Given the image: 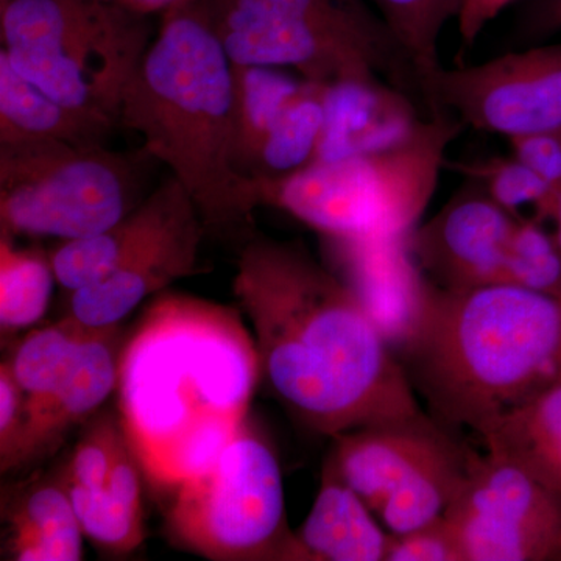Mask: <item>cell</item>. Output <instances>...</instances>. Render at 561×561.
<instances>
[{
    "label": "cell",
    "instance_id": "obj_1",
    "mask_svg": "<svg viewBox=\"0 0 561 561\" xmlns=\"http://www.w3.org/2000/svg\"><path fill=\"white\" fill-rule=\"evenodd\" d=\"M232 291L253 328L261 381L309 431L335 437L423 415L359 291L300 241L254 234L239 251Z\"/></svg>",
    "mask_w": 561,
    "mask_h": 561
},
{
    "label": "cell",
    "instance_id": "obj_2",
    "mask_svg": "<svg viewBox=\"0 0 561 561\" xmlns=\"http://www.w3.org/2000/svg\"><path fill=\"white\" fill-rule=\"evenodd\" d=\"M261 381L256 345L236 309L162 295L119 357L117 415L140 470L176 489L247 423Z\"/></svg>",
    "mask_w": 561,
    "mask_h": 561
},
{
    "label": "cell",
    "instance_id": "obj_3",
    "mask_svg": "<svg viewBox=\"0 0 561 561\" xmlns=\"http://www.w3.org/2000/svg\"><path fill=\"white\" fill-rule=\"evenodd\" d=\"M400 357L409 382L446 427L481 434L561 381V297L491 284L415 287Z\"/></svg>",
    "mask_w": 561,
    "mask_h": 561
},
{
    "label": "cell",
    "instance_id": "obj_4",
    "mask_svg": "<svg viewBox=\"0 0 561 561\" xmlns=\"http://www.w3.org/2000/svg\"><path fill=\"white\" fill-rule=\"evenodd\" d=\"M119 124L180 181L206 234L242 245L256 234V187L236 164L234 69L198 0L162 13L122 95Z\"/></svg>",
    "mask_w": 561,
    "mask_h": 561
},
{
    "label": "cell",
    "instance_id": "obj_5",
    "mask_svg": "<svg viewBox=\"0 0 561 561\" xmlns=\"http://www.w3.org/2000/svg\"><path fill=\"white\" fill-rule=\"evenodd\" d=\"M463 125L446 111L398 146L317 161L280 179L253 180L257 203L337 242L397 243L415 230Z\"/></svg>",
    "mask_w": 561,
    "mask_h": 561
},
{
    "label": "cell",
    "instance_id": "obj_6",
    "mask_svg": "<svg viewBox=\"0 0 561 561\" xmlns=\"http://www.w3.org/2000/svg\"><path fill=\"white\" fill-rule=\"evenodd\" d=\"M234 65L289 68L319 84L383 80L424 110L415 66L368 0H198Z\"/></svg>",
    "mask_w": 561,
    "mask_h": 561
},
{
    "label": "cell",
    "instance_id": "obj_7",
    "mask_svg": "<svg viewBox=\"0 0 561 561\" xmlns=\"http://www.w3.org/2000/svg\"><path fill=\"white\" fill-rule=\"evenodd\" d=\"M0 39L24 79L119 124L122 95L153 38L149 16L110 0H0Z\"/></svg>",
    "mask_w": 561,
    "mask_h": 561
},
{
    "label": "cell",
    "instance_id": "obj_8",
    "mask_svg": "<svg viewBox=\"0 0 561 561\" xmlns=\"http://www.w3.org/2000/svg\"><path fill=\"white\" fill-rule=\"evenodd\" d=\"M136 162L105 142L0 146V234L73 241L124 219L147 197Z\"/></svg>",
    "mask_w": 561,
    "mask_h": 561
},
{
    "label": "cell",
    "instance_id": "obj_9",
    "mask_svg": "<svg viewBox=\"0 0 561 561\" xmlns=\"http://www.w3.org/2000/svg\"><path fill=\"white\" fill-rule=\"evenodd\" d=\"M173 490L165 523L180 548L213 561H300L278 459L249 421Z\"/></svg>",
    "mask_w": 561,
    "mask_h": 561
},
{
    "label": "cell",
    "instance_id": "obj_10",
    "mask_svg": "<svg viewBox=\"0 0 561 561\" xmlns=\"http://www.w3.org/2000/svg\"><path fill=\"white\" fill-rule=\"evenodd\" d=\"M430 114L507 139L561 128V41L527 46L479 65L435 70L424 84Z\"/></svg>",
    "mask_w": 561,
    "mask_h": 561
},
{
    "label": "cell",
    "instance_id": "obj_11",
    "mask_svg": "<svg viewBox=\"0 0 561 561\" xmlns=\"http://www.w3.org/2000/svg\"><path fill=\"white\" fill-rule=\"evenodd\" d=\"M465 561H561V493L485 454H474L445 513Z\"/></svg>",
    "mask_w": 561,
    "mask_h": 561
},
{
    "label": "cell",
    "instance_id": "obj_12",
    "mask_svg": "<svg viewBox=\"0 0 561 561\" xmlns=\"http://www.w3.org/2000/svg\"><path fill=\"white\" fill-rule=\"evenodd\" d=\"M519 219L470 180L416 225L408 236L409 251L426 279L443 289L504 284L508 242Z\"/></svg>",
    "mask_w": 561,
    "mask_h": 561
},
{
    "label": "cell",
    "instance_id": "obj_13",
    "mask_svg": "<svg viewBox=\"0 0 561 561\" xmlns=\"http://www.w3.org/2000/svg\"><path fill=\"white\" fill-rule=\"evenodd\" d=\"M206 228L195 203L153 241L105 278L69 294V316L84 327L119 324L125 317L175 280L198 272Z\"/></svg>",
    "mask_w": 561,
    "mask_h": 561
},
{
    "label": "cell",
    "instance_id": "obj_14",
    "mask_svg": "<svg viewBox=\"0 0 561 561\" xmlns=\"http://www.w3.org/2000/svg\"><path fill=\"white\" fill-rule=\"evenodd\" d=\"M332 438L328 461L375 515L391 491L454 442L426 413L367 424Z\"/></svg>",
    "mask_w": 561,
    "mask_h": 561
},
{
    "label": "cell",
    "instance_id": "obj_15",
    "mask_svg": "<svg viewBox=\"0 0 561 561\" xmlns=\"http://www.w3.org/2000/svg\"><path fill=\"white\" fill-rule=\"evenodd\" d=\"M119 324L92 328L54 390L25 412L20 467L54 453L70 427L98 413L117 389Z\"/></svg>",
    "mask_w": 561,
    "mask_h": 561
},
{
    "label": "cell",
    "instance_id": "obj_16",
    "mask_svg": "<svg viewBox=\"0 0 561 561\" xmlns=\"http://www.w3.org/2000/svg\"><path fill=\"white\" fill-rule=\"evenodd\" d=\"M324 87L327 122L313 162L390 149L411 138L431 116L419 101L389 81H343Z\"/></svg>",
    "mask_w": 561,
    "mask_h": 561
},
{
    "label": "cell",
    "instance_id": "obj_17",
    "mask_svg": "<svg viewBox=\"0 0 561 561\" xmlns=\"http://www.w3.org/2000/svg\"><path fill=\"white\" fill-rule=\"evenodd\" d=\"M192 203L180 181L169 176L113 227L88 238L60 241L49 253L57 283L70 294L105 278L161 234Z\"/></svg>",
    "mask_w": 561,
    "mask_h": 561
},
{
    "label": "cell",
    "instance_id": "obj_18",
    "mask_svg": "<svg viewBox=\"0 0 561 561\" xmlns=\"http://www.w3.org/2000/svg\"><path fill=\"white\" fill-rule=\"evenodd\" d=\"M295 538L300 561H386L390 531L327 460L319 493Z\"/></svg>",
    "mask_w": 561,
    "mask_h": 561
},
{
    "label": "cell",
    "instance_id": "obj_19",
    "mask_svg": "<svg viewBox=\"0 0 561 561\" xmlns=\"http://www.w3.org/2000/svg\"><path fill=\"white\" fill-rule=\"evenodd\" d=\"M5 522L3 559L83 560L84 534L61 472L33 482L16 494L10 502Z\"/></svg>",
    "mask_w": 561,
    "mask_h": 561
},
{
    "label": "cell",
    "instance_id": "obj_20",
    "mask_svg": "<svg viewBox=\"0 0 561 561\" xmlns=\"http://www.w3.org/2000/svg\"><path fill=\"white\" fill-rule=\"evenodd\" d=\"M479 437L493 459L561 493V381L504 413Z\"/></svg>",
    "mask_w": 561,
    "mask_h": 561
},
{
    "label": "cell",
    "instance_id": "obj_21",
    "mask_svg": "<svg viewBox=\"0 0 561 561\" xmlns=\"http://www.w3.org/2000/svg\"><path fill=\"white\" fill-rule=\"evenodd\" d=\"M116 122L72 108L24 79L0 54V146L21 140L105 142Z\"/></svg>",
    "mask_w": 561,
    "mask_h": 561
},
{
    "label": "cell",
    "instance_id": "obj_22",
    "mask_svg": "<svg viewBox=\"0 0 561 561\" xmlns=\"http://www.w3.org/2000/svg\"><path fill=\"white\" fill-rule=\"evenodd\" d=\"M139 468L127 443L102 489L87 490L65 483L84 538L110 556H128L146 538Z\"/></svg>",
    "mask_w": 561,
    "mask_h": 561
},
{
    "label": "cell",
    "instance_id": "obj_23",
    "mask_svg": "<svg viewBox=\"0 0 561 561\" xmlns=\"http://www.w3.org/2000/svg\"><path fill=\"white\" fill-rule=\"evenodd\" d=\"M324 94V84L301 81L254 151L247 169L249 179H280L316 161L327 122Z\"/></svg>",
    "mask_w": 561,
    "mask_h": 561
},
{
    "label": "cell",
    "instance_id": "obj_24",
    "mask_svg": "<svg viewBox=\"0 0 561 561\" xmlns=\"http://www.w3.org/2000/svg\"><path fill=\"white\" fill-rule=\"evenodd\" d=\"M474 454L454 440L397 486L376 513L391 535L408 534L440 518L456 500Z\"/></svg>",
    "mask_w": 561,
    "mask_h": 561
},
{
    "label": "cell",
    "instance_id": "obj_25",
    "mask_svg": "<svg viewBox=\"0 0 561 561\" xmlns=\"http://www.w3.org/2000/svg\"><path fill=\"white\" fill-rule=\"evenodd\" d=\"M55 278L49 254L18 249L0 238V330L2 335L27 330L49 308Z\"/></svg>",
    "mask_w": 561,
    "mask_h": 561
},
{
    "label": "cell",
    "instance_id": "obj_26",
    "mask_svg": "<svg viewBox=\"0 0 561 561\" xmlns=\"http://www.w3.org/2000/svg\"><path fill=\"white\" fill-rule=\"evenodd\" d=\"M91 330L68 313L57 323L28 332L18 343L7 364L24 391L25 412L54 390L70 357Z\"/></svg>",
    "mask_w": 561,
    "mask_h": 561
},
{
    "label": "cell",
    "instance_id": "obj_27",
    "mask_svg": "<svg viewBox=\"0 0 561 561\" xmlns=\"http://www.w3.org/2000/svg\"><path fill=\"white\" fill-rule=\"evenodd\" d=\"M236 164L247 176L254 151L276 114L300 88L278 69L234 65Z\"/></svg>",
    "mask_w": 561,
    "mask_h": 561
},
{
    "label": "cell",
    "instance_id": "obj_28",
    "mask_svg": "<svg viewBox=\"0 0 561 561\" xmlns=\"http://www.w3.org/2000/svg\"><path fill=\"white\" fill-rule=\"evenodd\" d=\"M381 14L411 58L421 84L442 68L438 44L446 25L456 21L457 0H368ZM426 102V101H424ZM427 108V106H426Z\"/></svg>",
    "mask_w": 561,
    "mask_h": 561
},
{
    "label": "cell",
    "instance_id": "obj_29",
    "mask_svg": "<svg viewBox=\"0 0 561 561\" xmlns=\"http://www.w3.org/2000/svg\"><path fill=\"white\" fill-rule=\"evenodd\" d=\"M504 284L561 297V253L541 220L522 217L516 225L505 256Z\"/></svg>",
    "mask_w": 561,
    "mask_h": 561
},
{
    "label": "cell",
    "instance_id": "obj_30",
    "mask_svg": "<svg viewBox=\"0 0 561 561\" xmlns=\"http://www.w3.org/2000/svg\"><path fill=\"white\" fill-rule=\"evenodd\" d=\"M119 415L99 412L88 421L80 440L60 470L66 485L99 490L105 485L111 468L127 445Z\"/></svg>",
    "mask_w": 561,
    "mask_h": 561
},
{
    "label": "cell",
    "instance_id": "obj_31",
    "mask_svg": "<svg viewBox=\"0 0 561 561\" xmlns=\"http://www.w3.org/2000/svg\"><path fill=\"white\" fill-rule=\"evenodd\" d=\"M449 165L468 176V180L478 181L497 205L519 217V209L529 205L537 209L553 191L515 157H494Z\"/></svg>",
    "mask_w": 561,
    "mask_h": 561
},
{
    "label": "cell",
    "instance_id": "obj_32",
    "mask_svg": "<svg viewBox=\"0 0 561 561\" xmlns=\"http://www.w3.org/2000/svg\"><path fill=\"white\" fill-rule=\"evenodd\" d=\"M386 561H465V553L453 524L443 515L408 534H390Z\"/></svg>",
    "mask_w": 561,
    "mask_h": 561
},
{
    "label": "cell",
    "instance_id": "obj_33",
    "mask_svg": "<svg viewBox=\"0 0 561 561\" xmlns=\"http://www.w3.org/2000/svg\"><path fill=\"white\" fill-rule=\"evenodd\" d=\"M25 431V394L10 371L0 367V468L16 470L21 463L22 438Z\"/></svg>",
    "mask_w": 561,
    "mask_h": 561
},
{
    "label": "cell",
    "instance_id": "obj_34",
    "mask_svg": "<svg viewBox=\"0 0 561 561\" xmlns=\"http://www.w3.org/2000/svg\"><path fill=\"white\" fill-rule=\"evenodd\" d=\"M512 157L537 173L553 190L561 187V128L512 138Z\"/></svg>",
    "mask_w": 561,
    "mask_h": 561
},
{
    "label": "cell",
    "instance_id": "obj_35",
    "mask_svg": "<svg viewBox=\"0 0 561 561\" xmlns=\"http://www.w3.org/2000/svg\"><path fill=\"white\" fill-rule=\"evenodd\" d=\"M513 35L519 46H534L561 35V0H522Z\"/></svg>",
    "mask_w": 561,
    "mask_h": 561
},
{
    "label": "cell",
    "instance_id": "obj_36",
    "mask_svg": "<svg viewBox=\"0 0 561 561\" xmlns=\"http://www.w3.org/2000/svg\"><path fill=\"white\" fill-rule=\"evenodd\" d=\"M519 0H457V28L461 46L471 49L490 22Z\"/></svg>",
    "mask_w": 561,
    "mask_h": 561
},
{
    "label": "cell",
    "instance_id": "obj_37",
    "mask_svg": "<svg viewBox=\"0 0 561 561\" xmlns=\"http://www.w3.org/2000/svg\"><path fill=\"white\" fill-rule=\"evenodd\" d=\"M535 219L552 221L551 234L561 253V187L553 190L552 194L535 209Z\"/></svg>",
    "mask_w": 561,
    "mask_h": 561
},
{
    "label": "cell",
    "instance_id": "obj_38",
    "mask_svg": "<svg viewBox=\"0 0 561 561\" xmlns=\"http://www.w3.org/2000/svg\"><path fill=\"white\" fill-rule=\"evenodd\" d=\"M110 2L116 3L122 9L133 11V13L140 14V16H150L154 13H165L173 7L191 2V0H110Z\"/></svg>",
    "mask_w": 561,
    "mask_h": 561
}]
</instances>
